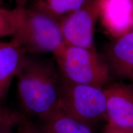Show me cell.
I'll use <instances>...</instances> for the list:
<instances>
[{
	"label": "cell",
	"mask_w": 133,
	"mask_h": 133,
	"mask_svg": "<svg viewBox=\"0 0 133 133\" xmlns=\"http://www.w3.org/2000/svg\"><path fill=\"white\" fill-rule=\"evenodd\" d=\"M16 78L20 104L27 114L43 119L59 107L61 74L54 59L25 53Z\"/></svg>",
	"instance_id": "6da1fadb"
},
{
	"label": "cell",
	"mask_w": 133,
	"mask_h": 133,
	"mask_svg": "<svg viewBox=\"0 0 133 133\" xmlns=\"http://www.w3.org/2000/svg\"><path fill=\"white\" fill-rule=\"evenodd\" d=\"M53 57L61 76L69 82L104 89L110 79L111 71L107 61L95 48L65 44Z\"/></svg>",
	"instance_id": "7a4b0ae2"
},
{
	"label": "cell",
	"mask_w": 133,
	"mask_h": 133,
	"mask_svg": "<svg viewBox=\"0 0 133 133\" xmlns=\"http://www.w3.org/2000/svg\"><path fill=\"white\" fill-rule=\"evenodd\" d=\"M11 41L26 54L35 56L54 54L65 44L59 21L27 8L21 26Z\"/></svg>",
	"instance_id": "3957f363"
},
{
	"label": "cell",
	"mask_w": 133,
	"mask_h": 133,
	"mask_svg": "<svg viewBox=\"0 0 133 133\" xmlns=\"http://www.w3.org/2000/svg\"><path fill=\"white\" fill-rule=\"evenodd\" d=\"M59 107L88 124L105 117L104 89L69 82L61 75Z\"/></svg>",
	"instance_id": "277c9868"
},
{
	"label": "cell",
	"mask_w": 133,
	"mask_h": 133,
	"mask_svg": "<svg viewBox=\"0 0 133 133\" xmlns=\"http://www.w3.org/2000/svg\"><path fill=\"white\" fill-rule=\"evenodd\" d=\"M99 16V0H90L86 4L60 21L65 44L92 49L94 30Z\"/></svg>",
	"instance_id": "5b68a950"
},
{
	"label": "cell",
	"mask_w": 133,
	"mask_h": 133,
	"mask_svg": "<svg viewBox=\"0 0 133 133\" xmlns=\"http://www.w3.org/2000/svg\"><path fill=\"white\" fill-rule=\"evenodd\" d=\"M108 125L133 131V87L115 83L104 88Z\"/></svg>",
	"instance_id": "8992f818"
},
{
	"label": "cell",
	"mask_w": 133,
	"mask_h": 133,
	"mask_svg": "<svg viewBox=\"0 0 133 133\" xmlns=\"http://www.w3.org/2000/svg\"><path fill=\"white\" fill-rule=\"evenodd\" d=\"M99 16L104 31L114 38L133 30V0H99Z\"/></svg>",
	"instance_id": "52a82bcc"
},
{
	"label": "cell",
	"mask_w": 133,
	"mask_h": 133,
	"mask_svg": "<svg viewBox=\"0 0 133 133\" xmlns=\"http://www.w3.org/2000/svg\"><path fill=\"white\" fill-rule=\"evenodd\" d=\"M105 56L111 74L122 78H132L133 30L114 38L106 48Z\"/></svg>",
	"instance_id": "ba28073f"
},
{
	"label": "cell",
	"mask_w": 133,
	"mask_h": 133,
	"mask_svg": "<svg viewBox=\"0 0 133 133\" xmlns=\"http://www.w3.org/2000/svg\"><path fill=\"white\" fill-rule=\"evenodd\" d=\"M25 51L11 41L0 47V102L6 99Z\"/></svg>",
	"instance_id": "9c48e42d"
},
{
	"label": "cell",
	"mask_w": 133,
	"mask_h": 133,
	"mask_svg": "<svg viewBox=\"0 0 133 133\" xmlns=\"http://www.w3.org/2000/svg\"><path fill=\"white\" fill-rule=\"evenodd\" d=\"M43 133H93L90 126L59 107L41 119Z\"/></svg>",
	"instance_id": "30bf717a"
},
{
	"label": "cell",
	"mask_w": 133,
	"mask_h": 133,
	"mask_svg": "<svg viewBox=\"0 0 133 133\" xmlns=\"http://www.w3.org/2000/svg\"><path fill=\"white\" fill-rule=\"evenodd\" d=\"M90 0H30L26 7L43 12L61 21Z\"/></svg>",
	"instance_id": "8fae6325"
},
{
	"label": "cell",
	"mask_w": 133,
	"mask_h": 133,
	"mask_svg": "<svg viewBox=\"0 0 133 133\" xmlns=\"http://www.w3.org/2000/svg\"><path fill=\"white\" fill-rule=\"evenodd\" d=\"M25 8L13 9L0 8V38L13 36L21 26Z\"/></svg>",
	"instance_id": "7c38bea8"
},
{
	"label": "cell",
	"mask_w": 133,
	"mask_h": 133,
	"mask_svg": "<svg viewBox=\"0 0 133 133\" xmlns=\"http://www.w3.org/2000/svg\"><path fill=\"white\" fill-rule=\"evenodd\" d=\"M16 133H43L40 128L22 115L16 127Z\"/></svg>",
	"instance_id": "4fadbf2b"
},
{
	"label": "cell",
	"mask_w": 133,
	"mask_h": 133,
	"mask_svg": "<svg viewBox=\"0 0 133 133\" xmlns=\"http://www.w3.org/2000/svg\"><path fill=\"white\" fill-rule=\"evenodd\" d=\"M22 115L0 105V123L18 121Z\"/></svg>",
	"instance_id": "5bb4252c"
},
{
	"label": "cell",
	"mask_w": 133,
	"mask_h": 133,
	"mask_svg": "<svg viewBox=\"0 0 133 133\" xmlns=\"http://www.w3.org/2000/svg\"><path fill=\"white\" fill-rule=\"evenodd\" d=\"M19 119L16 121H8L0 123V133H16V127Z\"/></svg>",
	"instance_id": "9a60e30c"
},
{
	"label": "cell",
	"mask_w": 133,
	"mask_h": 133,
	"mask_svg": "<svg viewBox=\"0 0 133 133\" xmlns=\"http://www.w3.org/2000/svg\"><path fill=\"white\" fill-rule=\"evenodd\" d=\"M104 133H133V131L122 130V129H117L115 128L112 127V126L107 124L105 129Z\"/></svg>",
	"instance_id": "2e32d148"
},
{
	"label": "cell",
	"mask_w": 133,
	"mask_h": 133,
	"mask_svg": "<svg viewBox=\"0 0 133 133\" xmlns=\"http://www.w3.org/2000/svg\"><path fill=\"white\" fill-rule=\"evenodd\" d=\"M16 4V6L26 8V5L28 4L30 0H10Z\"/></svg>",
	"instance_id": "e0dca14e"
},
{
	"label": "cell",
	"mask_w": 133,
	"mask_h": 133,
	"mask_svg": "<svg viewBox=\"0 0 133 133\" xmlns=\"http://www.w3.org/2000/svg\"><path fill=\"white\" fill-rule=\"evenodd\" d=\"M6 43H7V42H0V47L4 46V44H6Z\"/></svg>",
	"instance_id": "ac0fdd59"
},
{
	"label": "cell",
	"mask_w": 133,
	"mask_h": 133,
	"mask_svg": "<svg viewBox=\"0 0 133 133\" xmlns=\"http://www.w3.org/2000/svg\"><path fill=\"white\" fill-rule=\"evenodd\" d=\"M131 79H132V83H133V76L132 77V78H131ZM132 87H133V86H132Z\"/></svg>",
	"instance_id": "d6986e66"
},
{
	"label": "cell",
	"mask_w": 133,
	"mask_h": 133,
	"mask_svg": "<svg viewBox=\"0 0 133 133\" xmlns=\"http://www.w3.org/2000/svg\"><path fill=\"white\" fill-rule=\"evenodd\" d=\"M1 1H2V0H0V2H1Z\"/></svg>",
	"instance_id": "ffe728a7"
}]
</instances>
